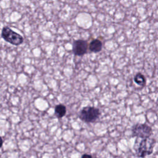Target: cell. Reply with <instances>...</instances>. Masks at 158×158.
<instances>
[{
  "mask_svg": "<svg viewBox=\"0 0 158 158\" xmlns=\"http://www.w3.org/2000/svg\"><path fill=\"white\" fill-rule=\"evenodd\" d=\"M91 157L92 156L91 155H89V154H83L82 156V157Z\"/></svg>",
  "mask_w": 158,
  "mask_h": 158,
  "instance_id": "10",
  "label": "cell"
},
{
  "mask_svg": "<svg viewBox=\"0 0 158 158\" xmlns=\"http://www.w3.org/2000/svg\"><path fill=\"white\" fill-rule=\"evenodd\" d=\"M2 144H3V139L2 137L0 136V148L2 146Z\"/></svg>",
  "mask_w": 158,
  "mask_h": 158,
  "instance_id": "9",
  "label": "cell"
},
{
  "mask_svg": "<svg viewBox=\"0 0 158 158\" xmlns=\"http://www.w3.org/2000/svg\"><path fill=\"white\" fill-rule=\"evenodd\" d=\"M66 107L63 104H58L56 106L54 109V113L58 118H62L66 114Z\"/></svg>",
  "mask_w": 158,
  "mask_h": 158,
  "instance_id": "7",
  "label": "cell"
},
{
  "mask_svg": "<svg viewBox=\"0 0 158 158\" xmlns=\"http://www.w3.org/2000/svg\"><path fill=\"white\" fill-rule=\"evenodd\" d=\"M134 81L138 85L143 86L146 84V78L144 75L141 73H138L134 77Z\"/></svg>",
  "mask_w": 158,
  "mask_h": 158,
  "instance_id": "8",
  "label": "cell"
},
{
  "mask_svg": "<svg viewBox=\"0 0 158 158\" xmlns=\"http://www.w3.org/2000/svg\"><path fill=\"white\" fill-rule=\"evenodd\" d=\"M133 136L141 138H149L152 133L151 127L146 123H137L135 125L131 130Z\"/></svg>",
  "mask_w": 158,
  "mask_h": 158,
  "instance_id": "4",
  "label": "cell"
},
{
  "mask_svg": "<svg viewBox=\"0 0 158 158\" xmlns=\"http://www.w3.org/2000/svg\"><path fill=\"white\" fill-rule=\"evenodd\" d=\"M99 109L91 106L83 107L79 113L80 119L86 123L94 122L99 118Z\"/></svg>",
  "mask_w": 158,
  "mask_h": 158,
  "instance_id": "2",
  "label": "cell"
},
{
  "mask_svg": "<svg viewBox=\"0 0 158 158\" xmlns=\"http://www.w3.org/2000/svg\"><path fill=\"white\" fill-rule=\"evenodd\" d=\"M156 141L149 138H143L136 150V154L138 157H144L151 154L153 152Z\"/></svg>",
  "mask_w": 158,
  "mask_h": 158,
  "instance_id": "3",
  "label": "cell"
},
{
  "mask_svg": "<svg viewBox=\"0 0 158 158\" xmlns=\"http://www.w3.org/2000/svg\"><path fill=\"white\" fill-rule=\"evenodd\" d=\"M88 43L86 41L78 40H76L73 43L72 51L75 55L78 56H83L87 51Z\"/></svg>",
  "mask_w": 158,
  "mask_h": 158,
  "instance_id": "5",
  "label": "cell"
},
{
  "mask_svg": "<svg viewBox=\"0 0 158 158\" xmlns=\"http://www.w3.org/2000/svg\"><path fill=\"white\" fill-rule=\"evenodd\" d=\"M1 37L6 42L14 46H19L23 42V38L22 35L7 26L3 27L1 31Z\"/></svg>",
  "mask_w": 158,
  "mask_h": 158,
  "instance_id": "1",
  "label": "cell"
},
{
  "mask_svg": "<svg viewBox=\"0 0 158 158\" xmlns=\"http://www.w3.org/2000/svg\"><path fill=\"white\" fill-rule=\"evenodd\" d=\"M102 43L98 39L93 40L89 44V49L93 52H99L102 50Z\"/></svg>",
  "mask_w": 158,
  "mask_h": 158,
  "instance_id": "6",
  "label": "cell"
}]
</instances>
